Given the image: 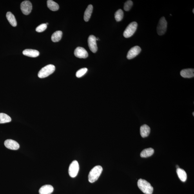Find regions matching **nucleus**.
<instances>
[{
	"mask_svg": "<svg viewBox=\"0 0 194 194\" xmlns=\"http://www.w3.org/2000/svg\"><path fill=\"white\" fill-rule=\"evenodd\" d=\"M102 170L103 169L101 166H97L93 167L89 173L88 176L89 182L91 183H93L96 181L101 175Z\"/></svg>",
	"mask_w": 194,
	"mask_h": 194,
	"instance_id": "1",
	"label": "nucleus"
},
{
	"mask_svg": "<svg viewBox=\"0 0 194 194\" xmlns=\"http://www.w3.org/2000/svg\"><path fill=\"white\" fill-rule=\"evenodd\" d=\"M138 186L143 192L146 194H152L153 187L146 180L142 179L138 180Z\"/></svg>",
	"mask_w": 194,
	"mask_h": 194,
	"instance_id": "2",
	"label": "nucleus"
},
{
	"mask_svg": "<svg viewBox=\"0 0 194 194\" xmlns=\"http://www.w3.org/2000/svg\"><path fill=\"white\" fill-rule=\"evenodd\" d=\"M55 69V67L53 65H48L39 71L38 76L41 79L47 77L54 72Z\"/></svg>",
	"mask_w": 194,
	"mask_h": 194,
	"instance_id": "3",
	"label": "nucleus"
},
{
	"mask_svg": "<svg viewBox=\"0 0 194 194\" xmlns=\"http://www.w3.org/2000/svg\"><path fill=\"white\" fill-rule=\"evenodd\" d=\"M138 24L136 22H133L129 24L123 33L124 37L127 38L130 37L134 34L136 30Z\"/></svg>",
	"mask_w": 194,
	"mask_h": 194,
	"instance_id": "4",
	"label": "nucleus"
},
{
	"mask_svg": "<svg viewBox=\"0 0 194 194\" xmlns=\"http://www.w3.org/2000/svg\"><path fill=\"white\" fill-rule=\"evenodd\" d=\"M167 28V22L164 17H162L160 19L158 23L157 32L158 34L162 36L166 32Z\"/></svg>",
	"mask_w": 194,
	"mask_h": 194,
	"instance_id": "5",
	"label": "nucleus"
},
{
	"mask_svg": "<svg viewBox=\"0 0 194 194\" xmlns=\"http://www.w3.org/2000/svg\"><path fill=\"white\" fill-rule=\"evenodd\" d=\"M79 170V165L76 160H74L69 166L68 172L71 177L75 178Z\"/></svg>",
	"mask_w": 194,
	"mask_h": 194,
	"instance_id": "6",
	"label": "nucleus"
},
{
	"mask_svg": "<svg viewBox=\"0 0 194 194\" xmlns=\"http://www.w3.org/2000/svg\"><path fill=\"white\" fill-rule=\"evenodd\" d=\"M32 3L28 1H25L22 2L21 4V9L24 15H28L30 14L32 10Z\"/></svg>",
	"mask_w": 194,
	"mask_h": 194,
	"instance_id": "7",
	"label": "nucleus"
},
{
	"mask_svg": "<svg viewBox=\"0 0 194 194\" xmlns=\"http://www.w3.org/2000/svg\"><path fill=\"white\" fill-rule=\"evenodd\" d=\"M88 46L91 52L93 53L96 52L97 50L96 37L94 36H90L88 39Z\"/></svg>",
	"mask_w": 194,
	"mask_h": 194,
	"instance_id": "8",
	"label": "nucleus"
},
{
	"mask_svg": "<svg viewBox=\"0 0 194 194\" xmlns=\"http://www.w3.org/2000/svg\"><path fill=\"white\" fill-rule=\"evenodd\" d=\"M141 51V49L140 46H136L133 47L128 51L127 55V58L128 59L134 58L140 54Z\"/></svg>",
	"mask_w": 194,
	"mask_h": 194,
	"instance_id": "9",
	"label": "nucleus"
},
{
	"mask_svg": "<svg viewBox=\"0 0 194 194\" xmlns=\"http://www.w3.org/2000/svg\"><path fill=\"white\" fill-rule=\"evenodd\" d=\"M4 144L6 148L11 150H17L19 148V145L18 143L12 140L8 139L6 140Z\"/></svg>",
	"mask_w": 194,
	"mask_h": 194,
	"instance_id": "10",
	"label": "nucleus"
},
{
	"mask_svg": "<svg viewBox=\"0 0 194 194\" xmlns=\"http://www.w3.org/2000/svg\"><path fill=\"white\" fill-rule=\"evenodd\" d=\"M75 56L80 58H86L88 57V53L84 48L78 47L74 51Z\"/></svg>",
	"mask_w": 194,
	"mask_h": 194,
	"instance_id": "11",
	"label": "nucleus"
},
{
	"mask_svg": "<svg viewBox=\"0 0 194 194\" xmlns=\"http://www.w3.org/2000/svg\"><path fill=\"white\" fill-rule=\"evenodd\" d=\"M180 75L183 77L185 78H191L194 76V69L188 68L184 69L181 71Z\"/></svg>",
	"mask_w": 194,
	"mask_h": 194,
	"instance_id": "12",
	"label": "nucleus"
},
{
	"mask_svg": "<svg viewBox=\"0 0 194 194\" xmlns=\"http://www.w3.org/2000/svg\"><path fill=\"white\" fill-rule=\"evenodd\" d=\"M53 191L54 188L50 185H45L41 187L39 190L40 194H51Z\"/></svg>",
	"mask_w": 194,
	"mask_h": 194,
	"instance_id": "13",
	"label": "nucleus"
},
{
	"mask_svg": "<svg viewBox=\"0 0 194 194\" xmlns=\"http://www.w3.org/2000/svg\"><path fill=\"white\" fill-rule=\"evenodd\" d=\"M23 54L26 56L35 58L39 56V52L37 50L27 49L23 51Z\"/></svg>",
	"mask_w": 194,
	"mask_h": 194,
	"instance_id": "14",
	"label": "nucleus"
},
{
	"mask_svg": "<svg viewBox=\"0 0 194 194\" xmlns=\"http://www.w3.org/2000/svg\"><path fill=\"white\" fill-rule=\"evenodd\" d=\"M150 133V128L146 124H144L140 127V134L143 138L148 137Z\"/></svg>",
	"mask_w": 194,
	"mask_h": 194,
	"instance_id": "15",
	"label": "nucleus"
},
{
	"mask_svg": "<svg viewBox=\"0 0 194 194\" xmlns=\"http://www.w3.org/2000/svg\"><path fill=\"white\" fill-rule=\"evenodd\" d=\"M93 6L90 4L88 6L84 13V19L86 22H88L90 19L93 11Z\"/></svg>",
	"mask_w": 194,
	"mask_h": 194,
	"instance_id": "16",
	"label": "nucleus"
},
{
	"mask_svg": "<svg viewBox=\"0 0 194 194\" xmlns=\"http://www.w3.org/2000/svg\"><path fill=\"white\" fill-rule=\"evenodd\" d=\"M6 17L9 23L13 27H16L17 25L16 19L14 15L10 12H8L6 14Z\"/></svg>",
	"mask_w": 194,
	"mask_h": 194,
	"instance_id": "17",
	"label": "nucleus"
},
{
	"mask_svg": "<svg viewBox=\"0 0 194 194\" xmlns=\"http://www.w3.org/2000/svg\"><path fill=\"white\" fill-rule=\"evenodd\" d=\"M154 153V150L153 149L151 148L146 149L141 152L140 154V156L142 157H148L152 155Z\"/></svg>",
	"mask_w": 194,
	"mask_h": 194,
	"instance_id": "18",
	"label": "nucleus"
},
{
	"mask_svg": "<svg viewBox=\"0 0 194 194\" xmlns=\"http://www.w3.org/2000/svg\"><path fill=\"white\" fill-rule=\"evenodd\" d=\"M47 4L48 7L51 11H55L59 10L58 4L52 0H48L47 1Z\"/></svg>",
	"mask_w": 194,
	"mask_h": 194,
	"instance_id": "19",
	"label": "nucleus"
},
{
	"mask_svg": "<svg viewBox=\"0 0 194 194\" xmlns=\"http://www.w3.org/2000/svg\"><path fill=\"white\" fill-rule=\"evenodd\" d=\"M177 173L180 179L183 182H185L187 179V175L186 171L183 169H177Z\"/></svg>",
	"mask_w": 194,
	"mask_h": 194,
	"instance_id": "20",
	"label": "nucleus"
},
{
	"mask_svg": "<svg viewBox=\"0 0 194 194\" xmlns=\"http://www.w3.org/2000/svg\"><path fill=\"white\" fill-rule=\"evenodd\" d=\"M63 33L62 31H58L53 33L51 37L52 41L54 42H58L61 40Z\"/></svg>",
	"mask_w": 194,
	"mask_h": 194,
	"instance_id": "21",
	"label": "nucleus"
},
{
	"mask_svg": "<svg viewBox=\"0 0 194 194\" xmlns=\"http://www.w3.org/2000/svg\"><path fill=\"white\" fill-rule=\"evenodd\" d=\"M11 121V118L5 113H0V124L6 123Z\"/></svg>",
	"mask_w": 194,
	"mask_h": 194,
	"instance_id": "22",
	"label": "nucleus"
},
{
	"mask_svg": "<svg viewBox=\"0 0 194 194\" xmlns=\"http://www.w3.org/2000/svg\"><path fill=\"white\" fill-rule=\"evenodd\" d=\"M124 13L121 9L118 10L115 13V18L117 22L121 21L123 19Z\"/></svg>",
	"mask_w": 194,
	"mask_h": 194,
	"instance_id": "23",
	"label": "nucleus"
},
{
	"mask_svg": "<svg viewBox=\"0 0 194 194\" xmlns=\"http://www.w3.org/2000/svg\"><path fill=\"white\" fill-rule=\"evenodd\" d=\"M87 71H88V69L86 68L80 69L76 73V76L78 78L81 77L86 74Z\"/></svg>",
	"mask_w": 194,
	"mask_h": 194,
	"instance_id": "24",
	"label": "nucleus"
},
{
	"mask_svg": "<svg viewBox=\"0 0 194 194\" xmlns=\"http://www.w3.org/2000/svg\"><path fill=\"white\" fill-rule=\"evenodd\" d=\"M133 5L132 1H127L124 3V10L126 11H128L131 10Z\"/></svg>",
	"mask_w": 194,
	"mask_h": 194,
	"instance_id": "25",
	"label": "nucleus"
},
{
	"mask_svg": "<svg viewBox=\"0 0 194 194\" xmlns=\"http://www.w3.org/2000/svg\"><path fill=\"white\" fill-rule=\"evenodd\" d=\"M47 27V26L46 24H42L37 27L36 29V30L38 32H43L46 29Z\"/></svg>",
	"mask_w": 194,
	"mask_h": 194,
	"instance_id": "26",
	"label": "nucleus"
},
{
	"mask_svg": "<svg viewBox=\"0 0 194 194\" xmlns=\"http://www.w3.org/2000/svg\"><path fill=\"white\" fill-rule=\"evenodd\" d=\"M176 167H177V169L179 168V166H178V165H177V166H176Z\"/></svg>",
	"mask_w": 194,
	"mask_h": 194,
	"instance_id": "27",
	"label": "nucleus"
},
{
	"mask_svg": "<svg viewBox=\"0 0 194 194\" xmlns=\"http://www.w3.org/2000/svg\"><path fill=\"white\" fill-rule=\"evenodd\" d=\"M192 12H193V13H194V9H193V11H192Z\"/></svg>",
	"mask_w": 194,
	"mask_h": 194,
	"instance_id": "28",
	"label": "nucleus"
},
{
	"mask_svg": "<svg viewBox=\"0 0 194 194\" xmlns=\"http://www.w3.org/2000/svg\"><path fill=\"white\" fill-rule=\"evenodd\" d=\"M46 24L47 25V24H48V23H46Z\"/></svg>",
	"mask_w": 194,
	"mask_h": 194,
	"instance_id": "29",
	"label": "nucleus"
},
{
	"mask_svg": "<svg viewBox=\"0 0 194 194\" xmlns=\"http://www.w3.org/2000/svg\"><path fill=\"white\" fill-rule=\"evenodd\" d=\"M193 116H194V112H193Z\"/></svg>",
	"mask_w": 194,
	"mask_h": 194,
	"instance_id": "30",
	"label": "nucleus"
}]
</instances>
